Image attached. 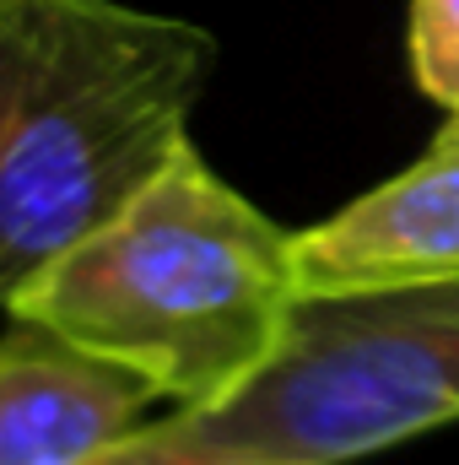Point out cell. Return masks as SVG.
<instances>
[{"label":"cell","mask_w":459,"mask_h":465,"mask_svg":"<svg viewBox=\"0 0 459 465\" xmlns=\"http://www.w3.org/2000/svg\"><path fill=\"white\" fill-rule=\"evenodd\" d=\"M206 460L346 465L459 422V282L303 298L276 362L184 411Z\"/></svg>","instance_id":"obj_3"},{"label":"cell","mask_w":459,"mask_h":465,"mask_svg":"<svg viewBox=\"0 0 459 465\" xmlns=\"http://www.w3.org/2000/svg\"><path fill=\"white\" fill-rule=\"evenodd\" d=\"M422 282H459V119L389 184L298 232L303 298Z\"/></svg>","instance_id":"obj_4"},{"label":"cell","mask_w":459,"mask_h":465,"mask_svg":"<svg viewBox=\"0 0 459 465\" xmlns=\"http://www.w3.org/2000/svg\"><path fill=\"white\" fill-rule=\"evenodd\" d=\"M411 76L459 119V0H411Z\"/></svg>","instance_id":"obj_6"},{"label":"cell","mask_w":459,"mask_h":465,"mask_svg":"<svg viewBox=\"0 0 459 465\" xmlns=\"http://www.w3.org/2000/svg\"><path fill=\"white\" fill-rule=\"evenodd\" d=\"M157 390L33 320L0 336V465H93L146 428Z\"/></svg>","instance_id":"obj_5"},{"label":"cell","mask_w":459,"mask_h":465,"mask_svg":"<svg viewBox=\"0 0 459 465\" xmlns=\"http://www.w3.org/2000/svg\"><path fill=\"white\" fill-rule=\"evenodd\" d=\"M211 465H298V460H211Z\"/></svg>","instance_id":"obj_8"},{"label":"cell","mask_w":459,"mask_h":465,"mask_svg":"<svg viewBox=\"0 0 459 465\" xmlns=\"http://www.w3.org/2000/svg\"><path fill=\"white\" fill-rule=\"evenodd\" d=\"M93 465H211L200 455V444L190 439V422H184V411H173V417H162V422H146L135 439H124L119 450H109L103 460Z\"/></svg>","instance_id":"obj_7"},{"label":"cell","mask_w":459,"mask_h":465,"mask_svg":"<svg viewBox=\"0 0 459 465\" xmlns=\"http://www.w3.org/2000/svg\"><path fill=\"white\" fill-rule=\"evenodd\" d=\"M217 65L184 16L0 0V309L179 157Z\"/></svg>","instance_id":"obj_2"},{"label":"cell","mask_w":459,"mask_h":465,"mask_svg":"<svg viewBox=\"0 0 459 465\" xmlns=\"http://www.w3.org/2000/svg\"><path fill=\"white\" fill-rule=\"evenodd\" d=\"M298 303V232L184 141L114 223L33 276L5 314L119 362L179 411H211L276 362Z\"/></svg>","instance_id":"obj_1"}]
</instances>
